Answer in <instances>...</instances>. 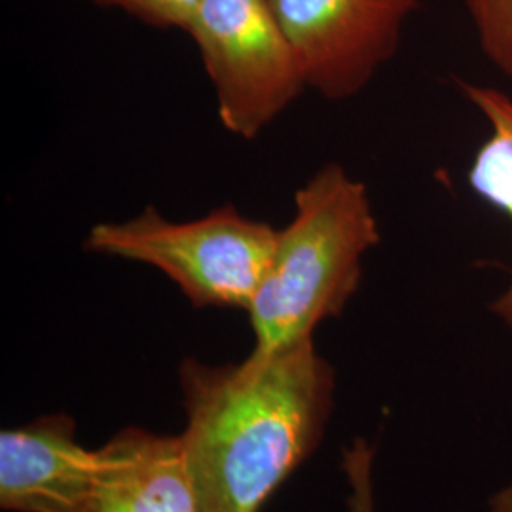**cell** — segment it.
<instances>
[{"instance_id": "1", "label": "cell", "mask_w": 512, "mask_h": 512, "mask_svg": "<svg viewBox=\"0 0 512 512\" xmlns=\"http://www.w3.org/2000/svg\"><path fill=\"white\" fill-rule=\"evenodd\" d=\"M184 467L198 512H260L323 439L334 370L313 338L238 365L186 359Z\"/></svg>"}, {"instance_id": "2", "label": "cell", "mask_w": 512, "mask_h": 512, "mask_svg": "<svg viewBox=\"0 0 512 512\" xmlns=\"http://www.w3.org/2000/svg\"><path fill=\"white\" fill-rule=\"evenodd\" d=\"M365 184L340 164L323 165L294 194L291 222L247 308L253 353L266 355L313 338L359 291L365 256L380 243Z\"/></svg>"}, {"instance_id": "3", "label": "cell", "mask_w": 512, "mask_h": 512, "mask_svg": "<svg viewBox=\"0 0 512 512\" xmlns=\"http://www.w3.org/2000/svg\"><path fill=\"white\" fill-rule=\"evenodd\" d=\"M275 241L274 226L245 217L232 205L184 222L148 205L131 219L93 224L84 249L160 270L196 308L247 311Z\"/></svg>"}, {"instance_id": "4", "label": "cell", "mask_w": 512, "mask_h": 512, "mask_svg": "<svg viewBox=\"0 0 512 512\" xmlns=\"http://www.w3.org/2000/svg\"><path fill=\"white\" fill-rule=\"evenodd\" d=\"M186 33L213 84L219 120L236 137L255 139L308 90L268 0H200Z\"/></svg>"}, {"instance_id": "5", "label": "cell", "mask_w": 512, "mask_h": 512, "mask_svg": "<svg viewBox=\"0 0 512 512\" xmlns=\"http://www.w3.org/2000/svg\"><path fill=\"white\" fill-rule=\"evenodd\" d=\"M298 55L308 90L359 95L395 57L423 0H268Z\"/></svg>"}, {"instance_id": "6", "label": "cell", "mask_w": 512, "mask_h": 512, "mask_svg": "<svg viewBox=\"0 0 512 512\" xmlns=\"http://www.w3.org/2000/svg\"><path fill=\"white\" fill-rule=\"evenodd\" d=\"M103 450L76 440V425L52 414L0 433V507L8 512H74L101 475Z\"/></svg>"}, {"instance_id": "7", "label": "cell", "mask_w": 512, "mask_h": 512, "mask_svg": "<svg viewBox=\"0 0 512 512\" xmlns=\"http://www.w3.org/2000/svg\"><path fill=\"white\" fill-rule=\"evenodd\" d=\"M101 450V475L74 512H198L179 437L124 429Z\"/></svg>"}, {"instance_id": "8", "label": "cell", "mask_w": 512, "mask_h": 512, "mask_svg": "<svg viewBox=\"0 0 512 512\" xmlns=\"http://www.w3.org/2000/svg\"><path fill=\"white\" fill-rule=\"evenodd\" d=\"M461 92L488 124V137L476 148L467 184L480 202L512 222V97L497 88L461 82ZM495 317L512 330V277L495 298Z\"/></svg>"}, {"instance_id": "9", "label": "cell", "mask_w": 512, "mask_h": 512, "mask_svg": "<svg viewBox=\"0 0 512 512\" xmlns=\"http://www.w3.org/2000/svg\"><path fill=\"white\" fill-rule=\"evenodd\" d=\"M484 57L512 86V0H463Z\"/></svg>"}, {"instance_id": "10", "label": "cell", "mask_w": 512, "mask_h": 512, "mask_svg": "<svg viewBox=\"0 0 512 512\" xmlns=\"http://www.w3.org/2000/svg\"><path fill=\"white\" fill-rule=\"evenodd\" d=\"M99 8L122 10L131 18L139 19L158 29L188 31L200 0H88Z\"/></svg>"}, {"instance_id": "11", "label": "cell", "mask_w": 512, "mask_h": 512, "mask_svg": "<svg viewBox=\"0 0 512 512\" xmlns=\"http://www.w3.org/2000/svg\"><path fill=\"white\" fill-rule=\"evenodd\" d=\"M374 450L365 439H355L344 450L342 467L349 484L348 512H376L374 501Z\"/></svg>"}]
</instances>
